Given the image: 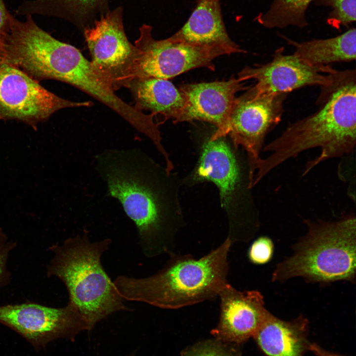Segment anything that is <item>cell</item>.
<instances>
[{
    "instance_id": "cell-1",
    "label": "cell",
    "mask_w": 356,
    "mask_h": 356,
    "mask_svg": "<svg viewBox=\"0 0 356 356\" xmlns=\"http://www.w3.org/2000/svg\"><path fill=\"white\" fill-rule=\"evenodd\" d=\"M97 164L108 193L134 222L143 254L174 252L176 235L185 225L175 176L136 149L106 150Z\"/></svg>"
},
{
    "instance_id": "cell-2",
    "label": "cell",
    "mask_w": 356,
    "mask_h": 356,
    "mask_svg": "<svg viewBox=\"0 0 356 356\" xmlns=\"http://www.w3.org/2000/svg\"><path fill=\"white\" fill-rule=\"evenodd\" d=\"M316 110L290 123L280 135L263 148L270 154L255 166L259 182L287 160L308 149L321 152L305 165L303 175L327 160L352 154L356 144V72L355 69L331 73V81L321 87Z\"/></svg>"
},
{
    "instance_id": "cell-3",
    "label": "cell",
    "mask_w": 356,
    "mask_h": 356,
    "mask_svg": "<svg viewBox=\"0 0 356 356\" xmlns=\"http://www.w3.org/2000/svg\"><path fill=\"white\" fill-rule=\"evenodd\" d=\"M232 244L226 237L199 259L174 252L154 274L139 278L120 275L113 281L114 285L125 300L162 309H178L214 300L227 283L228 255Z\"/></svg>"
},
{
    "instance_id": "cell-4",
    "label": "cell",
    "mask_w": 356,
    "mask_h": 356,
    "mask_svg": "<svg viewBox=\"0 0 356 356\" xmlns=\"http://www.w3.org/2000/svg\"><path fill=\"white\" fill-rule=\"evenodd\" d=\"M111 243L109 238L90 241L85 230L48 248L53 256L46 266L47 276L56 277L64 284L68 302L77 308L88 331L114 313L132 311L101 264Z\"/></svg>"
},
{
    "instance_id": "cell-5",
    "label": "cell",
    "mask_w": 356,
    "mask_h": 356,
    "mask_svg": "<svg viewBox=\"0 0 356 356\" xmlns=\"http://www.w3.org/2000/svg\"><path fill=\"white\" fill-rule=\"evenodd\" d=\"M306 234L293 246V253L276 266L273 282L300 277L309 282H355L356 219L355 214L334 221L305 220Z\"/></svg>"
},
{
    "instance_id": "cell-6",
    "label": "cell",
    "mask_w": 356,
    "mask_h": 356,
    "mask_svg": "<svg viewBox=\"0 0 356 356\" xmlns=\"http://www.w3.org/2000/svg\"><path fill=\"white\" fill-rule=\"evenodd\" d=\"M228 136L205 139L197 163L185 181L192 185L212 182L217 187L228 221L227 238L232 244L247 242L255 236L258 221L251 193L248 162Z\"/></svg>"
},
{
    "instance_id": "cell-7",
    "label": "cell",
    "mask_w": 356,
    "mask_h": 356,
    "mask_svg": "<svg viewBox=\"0 0 356 356\" xmlns=\"http://www.w3.org/2000/svg\"><path fill=\"white\" fill-rule=\"evenodd\" d=\"M26 60L29 73L36 80L52 79L70 84L112 109L140 133L148 136L154 131V116L119 97L76 47L44 33L32 43Z\"/></svg>"
},
{
    "instance_id": "cell-8",
    "label": "cell",
    "mask_w": 356,
    "mask_h": 356,
    "mask_svg": "<svg viewBox=\"0 0 356 356\" xmlns=\"http://www.w3.org/2000/svg\"><path fill=\"white\" fill-rule=\"evenodd\" d=\"M151 26L143 24L134 45L137 50L134 79L156 78L168 80L191 69L204 67L214 71V59L224 54L246 53L238 45L201 46L172 40H157Z\"/></svg>"
},
{
    "instance_id": "cell-9",
    "label": "cell",
    "mask_w": 356,
    "mask_h": 356,
    "mask_svg": "<svg viewBox=\"0 0 356 356\" xmlns=\"http://www.w3.org/2000/svg\"><path fill=\"white\" fill-rule=\"evenodd\" d=\"M89 101L61 98L14 65L0 58V120H15L36 128L62 109L89 107Z\"/></svg>"
},
{
    "instance_id": "cell-10",
    "label": "cell",
    "mask_w": 356,
    "mask_h": 356,
    "mask_svg": "<svg viewBox=\"0 0 356 356\" xmlns=\"http://www.w3.org/2000/svg\"><path fill=\"white\" fill-rule=\"evenodd\" d=\"M235 97L230 114L227 135L246 152L251 178L261 158L267 135L281 121L287 94H268L252 86Z\"/></svg>"
},
{
    "instance_id": "cell-11",
    "label": "cell",
    "mask_w": 356,
    "mask_h": 356,
    "mask_svg": "<svg viewBox=\"0 0 356 356\" xmlns=\"http://www.w3.org/2000/svg\"><path fill=\"white\" fill-rule=\"evenodd\" d=\"M84 33L95 68L114 90L128 88L134 79L137 52L125 33L123 8L107 11Z\"/></svg>"
},
{
    "instance_id": "cell-12",
    "label": "cell",
    "mask_w": 356,
    "mask_h": 356,
    "mask_svg": "<svg viewBox=\"0 0 356 356\" xmlns=\"http://www.w3.org/2000/svg\"><path fill=\"white\" fill-rule=\"evenodd\" d=\"M0 323L20 334L36 348L59 338L73 340L87 330L79 311L69 302L61 308L31 302L0 305Z\"/></svg>"
},
{
    "instance_id": "cell-13",
    "label": "cell",
    "mask_w": 356,
    "mask_h": 356,
    "mask_svg": "<svg viewBox=\"0 0 356 356\" xmlns=\"http://www.w3.org/2000/svg\"><path fill=\"white\" fill-rule=\"evenodd\" d=\"M334 70L330 65H312L294 53H284L283 49L279 48L270 61L244 67L238 73V78L243 82L255 80L256 83L253 87L261 93L287 94L301 88L327 85L331 81Z\"/></svg>"
},
{
    "instance_id": "cell-14",
    "label": "cell",
    "mask_w": 356,
    "mask_h": 356,
    "mask_svg": "<svg viewBox=\"0 0 356 356\" xmlns=\"http://www.w3.org/2000/svg\"><path fill=\"white\" fill-rule=\"evenodd\" d=\"M219 322L211 332L214 338L240 345L253 337L269 312L257 290L239 291L228 282L221 289Z\"/></svg>"
},
{
    "instance_id": "cell-15",
    "label": "cell",
    "mask_w": 356,
    "mask_h": 356,
    "mask_svg": "<svg viewBox=\"0 0 356 356\" xmlns=\"http://www.w3.org/2000/svg\"><path fill=\"white\" fill-rule=\"evenodd\" d=\"M250 87L234 77L227 81L183 84L179 90L184 96L185 105L177 123L206 122L217 128L213 137L226 136L235 94Z\"/></svg>"
},
{
    "instance_id": "cell-16",
    "label": "cell",
    "mask_w": 356,
    "mask_h": 356,
    "mask_svg": "<svg viewBox=\"0 0 356 356\" xmlns=\"http://www.w3.org/2000/svg\"><path fill=\"white\" fill-rule=\"evenodd\" d=\"M308 332L304 316L286 321L269 312L253 338L267 356H304L310 343Z\"/></svg>"
},
{
    "instance_id": "cell-17",
    "label": "cell",
    "mask_w": 356,
    "mask_h": 356,
    "mask_svg": "<svg viewBox=\"0 0 356 356\" xmlns=\"http://www.w3.org/2000/svg\"><path fill=\"white\" fill-rule=\"evenodd\" d=\"M170 38L196 45H238L227 34L220 0H197L186 23Z\"/></svg>"
},
{
    "instance_id": "cell-18",
    "label": "cell",
    "mask_w": 356,
    "mask_h": 356,
    "mask_svg": "<svg viewBox=\"0 0 356 356\" xmlns=\"http://www.w3.org/2000/svg\"><path fill=\"white\" fill-rule=\"evenodd\" d=\"M138 110L150 111L154 116L161 115L166 120L172 119L174 123L182 113L185 99L182 92L171 82L156 78H136L128 88Z\"/></svg>"
},
{
    "instance_id": "cell-19",
    "label": "cell",
    "mask_w": 356,
    "mask_h": 356,
    "mask_svg": "<svg viewBox=\"0 0 356 356\" xmlns=\"http://www.w3.org/2000/svg\"><path fill=\"white\" fill-rule=\"evenodd\" d=\"M108 0H33L18 7L19 15L40 14L55 16L70 21L84 29L93 23L95 17L105 14Z\"/></svg>"
},
{
    "instance_id": "cell-20",
    "label": "cell",
    "mask_w": 356,
    "mask_h": 356,
    "mask_svg": "<svg viewBox=\"0 0 356 356\" xmlns=\"http://www.w3.org/2000/svg\"><path fill=\"white\" fill-rule=\"evenodd\" d=\"M294 47V54L306 63L317 66L350 62L356 59V31L351 28L338 36L298 42L285 38Z\"/></svg>"
},
{
    "instance_id": "cell-21",
    "label": "cell",
    "mask_w": 356,
    "mask_h": 356,
    "mask_svg": "<svg viewBox=\"0 0 356 356\" xmlns=\"http://www.w3.org/2000/svg\"><path fill=\"white\" fill-rule=\"evenodd\" d=\"M312 0H273L269 9L258 21L267 28H284L307 25L306 9Z\"/></svg>"
},
{
    "instance_id": "cell-22",
    "label": "cell",
    "mask_w": 356,
    "mask_h": 356,
    "mask_svg": "<svg viewBox=\"0 0 356 356\" xmlns=\"http://www.w3.org/2000/svg\"><path fill=\"white\" fill-rule=\"evenodd\" d=\"M180 356H243L239 345L217 339L199 342L180 353Z\"/></svg>"
},
{
    "instance_id": "cell-23",
    "label": "cell",
    "mask_w": 356,
    "mask_h": 356,
    "mask_svg": "<svg viewBox=\"0 0 356 356\" xmlns=\"http://www.w3.org/2000/svg\"><path fill=\"white\" fill-rule=\"evenodd\" d=\"M356 0H323L330 6L331 21L336 25L345 26L356 21Z\"/></svg>"
},
{
    "instance_id": "cell-24",
    "label": "cell",
    "mask_w": 356,
    "mask_h": 356,
    "mask_svg": "<svg viewBox=\"0 0 356 356\" xmlns=\"http://www.w3.org/2000/svg\"><path fill=\"white\" fill-rule=\"evenodd\" d=\"M274 245L266 236H262L251 244L248 252L249 261L256 265H263L269 262L273 256Z\"/></svg>"
},
{
    "instance_id": "cell-25",
    "label": "cell",
    "mask_w": 356,
    "mask_h": 356,
    "mask_svg": "<svg viewBox=\"0 0 356 356\" xmlns=\"http://www.w3.org/2000/svg\"><path fill=\"white\" fill-rule=\"evenodd\" d=\"M17 243L10 239L0 228V288L8 284L11 280V274L7 268V264L11 252Z\"/></svg>"
},
{
    "instance_id": "cell-26",
    "label": "cell",
    "mask_w": 356,
    "mask_h": 356,
    "mask_svg": "<svg viewBox=\"0 0 356 356\" xmlns=\"http://www.w3.org/2000/svg\"><path fill=\"white\" fill-rule=\"evenodd\" d=\"M11 14L7 9L3 0H0V58L3 53L7 34L10 27Z\"/></svg>"
},
{
    "instance_id": "cell-27",
    "label": "cell",
    "mask_w": 356,
    "mask_h": 356,
    "mask_svg": "<svg viewBox=\"0 0 356 356\" xmlns=\"http://www.w3.org/2000/svg\"><path fill=\"white\" fill-rule=\"evenodd\" d=\"M308 351L312 352L316 356H343L327 351L318 344L314 343H310L308 347Z\"/></svg>"
},
{
    "instance_id": "cell-28",
    "label": "cell",
    "mask_w": 356,
    "mask_h": 356,
    "mask_svg": "<svg viewBox=\"0 0 356 356\" xmlns=\"http://www.w3.org/2000/svg\"><path fill=\"white\" fill-rule=\"evenodd\" d=\"M134 356V352L131 354H130L129 355H128L127 356Z\"/></svg>"
}]
</instances>
